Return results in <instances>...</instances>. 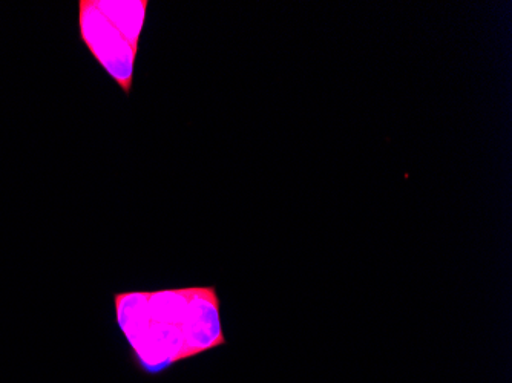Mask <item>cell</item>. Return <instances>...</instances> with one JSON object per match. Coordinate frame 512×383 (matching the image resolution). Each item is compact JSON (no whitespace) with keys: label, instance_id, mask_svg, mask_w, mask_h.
I'll use <instances>...</instances> for the list:
<instances>
[{"label":"cell","instance_id":"obj_1","mask_svg":"<svg viewBox=\"0 0 512 383\" xmlns=\"http://www.w3.org/2000/svg\"><path fill=\"white\" fill-rule=\"evenodd\" d=\"M80 36L92 56L105 68L117 85L129 94L137 50L117 28L97 10L94 0L80 2Z\"/></svg>","mask_w":512,"mask_h":383},{"label":"cell","instance_id":"obj_2","mask_svg":"<svg viewBox=\"0 0 512 383\" xmlns=\"http://www.w3.org/2000/svg\"><path fill=\"white\" fill-rule=\"evenodd\" d=\"M181 331L183 361L226 344L220 318V299L215 287H192Z\"/></svg>","mask_w":512,"mask_h":383},{"label":"cell","instance_id":"obj_3","mask_svg":"<svg viewBox=\"0 0 512 383\" xmlns=\"http://www.w3.org/2000/svg\"><path fill=\"white\" fill-rule=\"evenodd\" d=\"M94 4L97 10L128 40L129 45L138 51V40L145 23L148 2L146 0H125V2L94 0Z\"/></svg>","mask_w":512,"mask_h":383},{"label":"cell","instance_id":"obj_4","mask_svg":"<svg viewBox=\"0 0 512 383\" xmlns=\"http://www.w3.org/2000/svg\"><path fill=\"white\" fill-rule=\"evenodd\" d=\"M149 292L115 293L114 304L120 331L129 345L142 336L149 325Z\"/></svg>","mask_w":512,"mask_h":383}]
</instances>
